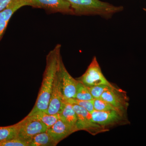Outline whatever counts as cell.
<instances>
[{
  "label": "cell",
  "mask_w": 146,
  "mask_h": 146,
  "mask_svg": "<svg viewBox=\"0 0 146 146\" xmlns=\"http://www.w3.org/2000/svg\"><path fill=\"white\" fill-rule=\"evenodd\" d=\"M60 49L61 45L57 44L47 54L46 68L43 74L41 87L35 104L28 115L29 116L38 111H47L55 77L62 60Z\"/></svg>",
  "instance_id": "obj_1"
},
{
  "label": "cell",
  "mask_w": 146,
  "mask_h": 146,
  "mask_svg": "<svg viewBox=\"0 0 146 146\" xmlns=\"http://www.w3.org/2000/svg\"><path fill=\"white\" fill-rule=\"evenodd\" d=\"M76 16H98L106 19L123 11L122 6H115L100 0H65Z\"/></svg>",
  "instance_id": "obj_2"
},
{
  "label": "cell",
  "mask_w": 146,
  "mask_h": 146,
  "mask_svg": "<svg viewBox=\"0 0 146 146\" xmlns=\"http://www.w3.org/2000/svg\"><path fill=\"white\" fill-rule=\"evenodd\" d=\"M77 117V131L84 130L93 135L108 131L106 128L94 122L91 113L84 108L72 104Z\"/></svg>",
  "instance_id": "obj_3"
},
{
  "label": "cell",
  "mask_w": 146,
  "mask_h": 146,
  "mask_svg": "<svg viewBox=\"0 0 146 146\" xmlns=\"http://www.w3.org/2000/svg\"><path fill=\"white\" fill-rule=\"evenodd\" d=\"M22 121L17 138L28 143L38 133L46 131L48 129L44 124L30 116H27Z\"/></svg>",
  "instance_id": "obj_4"
},
{
  "label": "cell",
  "mask_w": 146,
  "mask_h": 146,
  "mask_svg": "<svg viewBox=\"0 0 146 146\" xmlns=\"http://www.w3.org/2000/svg\"><path fill=\"white\" fill-rule=\"evenodd\" d=\"M87 86L100 84L112 86L103 74L96 56H94L87 70L79 80Z\"/></svg>",
  "instance_id": "obj_5"
},
{
  "label": "cell",
  "mask_w": 146,
  "mask_h": 146,
  "mask_svg": "<svg viewBox=\"0 0 146 146\" xmlns=\"http://www.w3.org/2000/svg\"><path fill=\"white\" fill-rule=\"evenodd\" d=\"M31 6L42 9L49 13L74 15L70 4L65 0H29Z\"/></svg>",
  "instance_id": "obj_6"
},
{
  "label": "cell",
  "mask_w": 146,
  "mask_h": 146,
  "mask_svg": "<svg viewBox=\"0 0 146 146\" xmlns=\"http://www.w3.org/2000/svg\"><path fill=\"white\" fill-rule=\"evenodd\" d=\"M62 60L56 74L48 107L46 112L50 115L59 114L63 104V97L60 82V64Z\"/></svg>",
  "instance_id": "obj_7"
},
{
  "label": "cell",
  "mask_w": 146,
  "mask_h": 146,
  "mask_svg": "<svg viewBox=\"0 0 146 146\" xmlns=\"http://www.w3.org/2000/svg\"><path fill=\"white\" fill-rule=\"evenodd\" d=\"M94 122L106 128V127L115 125L124 121V112L116 110L97 111L91 113Z\"/></svg>",
  "instance_id": "obj_8"
},
{
  "label": "cell",
  "mask_w": 146,
  "mask_h": 146,
  "mask_svg": "<svg viewBox=\"0 0 146 146\" xmlns=\"http://www.w3.org/2000/svg\"><path fill=\"white\" fill-rule=\"evenodd\" d=\"M79 82L69 74L62 60L60 64V82L63 99H70L75 98Z\"/></svg>",
  "instance_id": "obj_9"
},
{
  "label": "cell",
  "mask_w": 146,
  "mask_h": 146,
  "mask_svg": "<svg viewBox=\"0 0 146 146\" xmlns=\"http://www.w3.org/2000/svg\"><path fill=\"white\" fill-rule=\"evenodd\" d=\"M126 92L121 89H116L105 91L100 97V98L110 104L120 111L125 112L128 106V99L125 94Z\"/></svg>",
  "instance_id": "obj_10"
},
{
  "label": "cell",
  "mask_w": 146,
  "mask_h": 146,
  "mask_svg": "<svg viewBox=\"0 0 146 146\" xmlns=\"http://www.w3.org/2000/svg\"><path fill=\"white\" fill-rule=\"evenodd\" d=\"M76 131L74 128L60 118L52 126L48 128L47 130V132L57 144Z\"/></svg>",
  "instance_id": "obj_11"
},
{
  "label": "cell",
  "mask_w": 146,
  "mask_h": 146,
  "mask_svg": "<svg viewBox=\"0 0 146 146\" xmlns=\"http://www.w3.org/2000/svg\"><path fill=\"white\" fill-rule=\"evenodd\" d=\"M60 119L74 129L76 131L77 117L73 104L63 99L61 109L59 113Z\"/></svg>",
  "instance_id": "obj_12"
},
{
  "label": "cell",
  "mask_w": 146,
  "mask_h": 146,
  "mask_svg": "<svg viewBox=\"0 0 146 146\" xmlns=\"http://www.w3.org/2000/svg\"><path fill=\"white\" fill-rule=\"evenodd\" d=\"M25 6H31L29 0H12L6 7L0 12V19L9 23L14 13Z\"/></svg>",
  "instance_id": "obj_13"
},
{
  "label": "cell",
  "mask_w": 146,
  "mask_h": 146,
  "mask_svg": "<svg viewBox=\"0 0 146 146\" xmlns=\"http://www.w3.org/2000/svg\"><path fill=\"white\" fill-rule=\"evenodd\" d=\"M22 121L13 125L0 127V142L17 138Z\"/></svg>",
  "instance_id": "obj_14"
},
{
  "label": "cell",
  "mask_w": 146,
  "mask_h": 146,
  "mask_svg": "<svg viewBox=\"0 0 146 146\" xmlns=\"http://www.w3.org/2000/svg\"><path fill=\"white\" fill-rule=\"evenodd\" d=\"M29 146H55L57 145L47 132L38 133L29 143Z\"/></svg>",
  "instance_id": "obj_15"
},
{
  "label": "cell",
  "mask_w": 146,
  "mask_h": 146,
  "mask_svg": "<svg viewBox=\"0 0 146 146\" xmlns=\"http://www.w3.org/2000/svg\"><path fill=\"white\" fill-rule=\"evenodd\" d=\"M36 119L42 122L46 126L48 129L52 126L56 121L60 119L59 114L57 115H50L44 111H38L32 114L27 115Z\"/></svg>",
  "instance_id": "obj_16"
},
{
  "label": "cell",
  "mask_w": 146,
  "mask_h": 146,
  "mask_svg": "<svg viewBox=\"0 0 146 146\" xmlns=\"http://www.w3.org/2000/svg\"><path fill=\"white\" fill-rule=\"evenodd\" d=\"M74 99L86 101L92 100L94 99L87 86L79 80Z\"/></svg>",
  "instance_id": "obj_17"
},
{
  "label": "cell",
  "mask_w": 146,
  "mask_h": 146,
  "mask_svg": "<svg viewBox=\"0 0 146 146\" xmlns=\"http://www.w3.org/2000/svg\"><path fill=\"white\" fill-rule=\"evenodd\" d=\"M87 86L94 99L100 98L102 94L105 91L117 89L113 85L109 86L106 84Z\"/></svg>",
  "instance_id": "obj_18"
},
{
  "label": "cell",
  "mask_w": 146,
  "mask_h": 146,
  "mask_svg": "<svg viewBox=\"0 0 146 146\" xmlns=\"http://www.w3.org/2000/svg\"><path fill=\"white\" fill-rule=\"evenodd\" d=\"M92 102H93L94 110H97V111L116 110L120 111L119 110H118L114 106L111 105L109 103L102 99L100 98L94 99V100H92Z\"/></svg>",
  "instance_id": "obj_19"
},
{
  "label": "cell",
  "mask_w": 146,
  "mask_h": 146,
  "mask_svg": "<svg viewBox=\"0 0 146 146\" xmlns=\"http://www.w3.org/2000/svg\"><path fill=\"white\" fill-rule=\"evenodd\" d=\"M63 99L72 104L78 105L81 107L84 108L90 113H91L94 110L92 100H77L74 98L70 99Z\"/></svg>",
  "instance_id": "obj_20"
},
{
  "label": "cell",
  "mask_w": 146,
  "mask_h": 146,
  "mask_svg": "<svg viewBox=\"0 0 146 146\" xmlns=\"http://www.w3.org/2000/svg\"><path fill=\"white\" fill-rule=\"evenodd\" d=\"M0 146H29L27 142L20 138H15L0 142Z\"/></svg>",
  "instance_id": "obj_21"
},
{
  "label": "cell",
  "mask_w": 146,
  "mask_h": 146,
  "mask_svg": "<svg viewBox=\"0 0 146 146\" xmlns=\"http://www.w3.org/2000/svg\"><path fill=\"white\" fill-rule=\"evenodd\" d=\"M8 23L0 19V40L7 27Z\"/></svg>",
  "instance_id": "obj_22"
},
{
  "label": "cell",
  "mask_w": 146,
  "mask_h": 146,
  "mask_svg": "<svg viewBox=\"0 0 146 146\" xmlns=\"http://www.w3.org/2000/svg\"><path fill=\"white\" fill-rule=\"evenodd\" d=\"M11 1L12 0H0V12L4 10Z\"/></svg>",
  "instance_id": "obj_23"
},
{
  "label": "cell",
  "mask_w": 146,
  "mask_h": 146,
  "mask_svg": "<svg viewBox=\"0 0 146 146\" xmlns=\"http://www.w3.org/2000/svg\"><path fill=\"white\" fill-rule=\"evenodd\" d=\"M144 10L145 11H146V9L145 8H143Z\"/></svg>",
  "instance_id": "obj_24"
}]
</instances>
